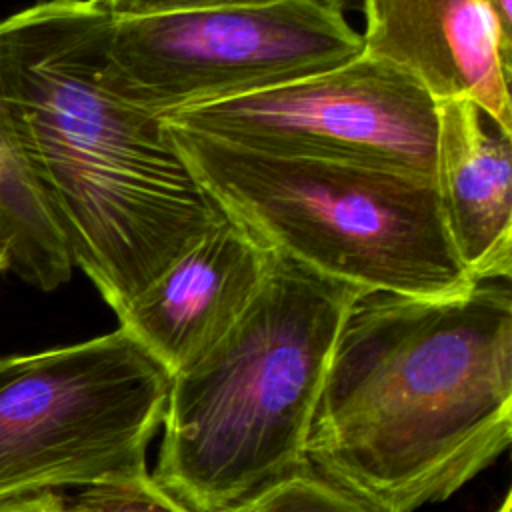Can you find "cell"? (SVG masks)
Returning a JSON list of instances; mask_svg holds the SVG:
<instances>
[{"mask_svg": "<svg viewBox=\"0 0 512 512\" xmlns=\"http://www.w3.org/2000/svg\"><path fill=\"white\" fill-rule=\"evenodd\" d=\"M510 440V280L454 298L356 300L306 440L320 476L384 512H414L450 498Z\"/></svg>", "mask_w": 512, "mask_h": 512, "instance_id": "1", "label": "cell"}, {"mask_svg": "<svg viewBox=\"0 0 512 512\" xmlns=\"http://www.w3.org/2000/svg\"><path fill=\"white\" fill-rule=\"evenodd\" d=\"M110 16L42 0L0 20V78L30 170L70 258L122 316L224 212L168 128L100 80Z\"/></svg>", "mask_w": 512, "mask_h": 512, "instance_id": "2", "label": "cell"}, {"mask_svg": "<svg viewBox=\"0 0 512 512\" xmlns=\"http://www.w3.org/2000/svg\"><path fill=\"white\" fill-rule=\"evenodd\" d=\"M364 294L274 252L244 316L170 378L152 478L194 512H220L306 470L328 362Z\"/></svg>", "mask_w": 512, "mask_h": 512, "instance_id": "3", "label": "cell"}, {"mask_svg": "<svg viewBox=\"0 0 512 512\" xmlns=\"http://www.w3.org/2000/svg\"><path fill=\"white\" fill-rule=\"evenodd\" d=\"M164 126L220 210L274 252L366 294L436 300L474 288L444 226L434 180L262 154Z\"/></svg>", "mask_w": 512, "mask_h": 512, "instance_id": "4", "label": "cell"}, {"mask_svg": "<svg viewBox=\"0 0 512 512\" xmlns=\"http://www.w3.org/2000/svg\"><path fill=\"white\" fill-rule=\"evenodd\" d=\"M170 374L120 326L0 358V504L146 470Z\"/></svg>", "mask_w": 512, "mask_h": 512, "instance_id": "5", "label": "cell"}, {"mask_svg": "<svg viewBox=\"0 0 512 512\" xmlns=\"http://www.w3.org/2000/svg\"><path fill=\"white\" fill-rule=\"evenodd\" d=\"M362 54L344 0H272L110 20L100 80L128 104L174 110L290 82Z\"/></svg>", "mask_w": 512, "mask_h": 512, "instance_id": "6", "label": "cell"}, {"mask_svg": "<svg viewBox=\"0 0 512 512\" xmlns=\"http://www.w3.org/2000/svg\"><path fill=\"white\" fill-rule=\"evenodd\" d=\"M230 146L434 180L436 102L406 72L358 54L256 92L160 116Z\"/></svg>", "mask_w": 512, "mask_h": 512, "instance_id": "7", "label": "cell"}, {"mask_svg": "<svg viewBox=\"0 0 512 512\" xmlns=\"http://www.w3.org/2000/svg\"><path fill=\"white\" fill-rule=\"evenodd\" d=\"M274 250L224 214L118 316L168 374L200 360L244 316L262 290Z\"/></svg>", "mask_w": 512, "mask_h": 512, "instance_id": "8", "label": "cell"}, {"mask_svg": "<svg viewBox=\"0 0 512 512\" xmlns=\"http://www.w3.org/2000/svg\"><path fill=\"white\" fill-rule=\"evenodd\" d=\"M362 52L412 76L434 102L472 100L512 134V32L486 0H362Z\"/></svg>", "mask_w": 512, "mask_h": 512, "instance_id": "9", "label": "cell"}, {"mask_svg": "<svg viewBox=\"0 0 512 512\" xmlns=\"http://www.w3.org/2000/svg\"><path fill=\"white\" fill-rule=\"evenodd\" d=\"M434 186L450 242L472 280H510L512 134L472 100L436 102Z\"/></svg>", "mask_w": 512, "mask_h": 512, "instance_id": "10", "label": "cell"}, {"mask_svg": "<svg viewBox=\"0 0 512 512\" xmlns=\"http://www.w3.org/2000/svg\"><path fill=\"white\" fill-rule=\"evenodd\" d=\"M0 252L4 270L50 292L72 276L64 234L36 182L4 96L0 78Z\"/></svg>", "mask_w": 512, "mask_h": 512, "instance_id": "11", "label": "cell"}, {"mask_svg": "<svg viewBox=\"0 0 512 512\" xmlns=\"http://www.w3.org/2000/svg\"><path fill=\"white\" fill-rule=\"evenodd\" d=\"M220 512H384L320 476L312 466Z\"/></svg>", "mask_w": 512, "mask_h": 512, "instance_id": "12", "label": "cell"}, {"mask_svg": "<svg viewBox=\"0 0 512 512\" xmlns=\"http://www.w3.org/2000/svg\"><path fill=\"white\" fill-rule=\"evenodd\" d=\"M64 506L66 512H194L148 472L82 488L74 498H64Z\"/></svg>", "mask_w": 512, "mask_h": 512, "instance_id": "13", "label": "cell"}, {"mask_svg": "<svg viewBox=\"0 0 512 512\" xmlns=\"http://www.w3.org/2000/svg\"><path fill=\"white\" fill-rule=\"evenodd\" d=\"M112 20H134L224 6H254L272 0H94Z\"/></svg>", "mask_w": 512, "mask_h": 512, "instance_id": "14", "label": "cell"}, {"mask_svg": "<svg viewBox=\"0 0 512 512\" xmlns=\"http://www.w3.org/2000/svg\"><path fill=\"white\" fill-rule=\"evenodd\" d=\"M0 512H66L64 498L56 492H42L0 504Z\"/></svg>", "mask_w": 512, "mask_h": 512, "instance_id": "15", "label": "cell"}, {"mask_svg": "<svg viewBox=\"0 0 512 512\" xmlns=\"http://www.w3.org/2000/svg\"><path fill=\"white\" fill-rule=\"evenodd\" d=\"M500 20V24L512 32V0H486Z\"/></svg>", "mask_w": 512, "mask_h": 512, "instance_id": "16", "label": "cell"}, {"mask_svg": "<svg viewBox=\"0 0 512 512\" xmlns=\"http://www.w3.org/2000/svg\"><path fill=\"white\" fill-rule=\"evenodd\" d=\"M496 512H512V498H510V494L504 496V500H502V504H500V508Z\"/></svg>", "mask_w": 512, "mask_h": 512, "instance_id": "17", "label": "cell"}, {"mask_svg": "<svg viewBox=\"0 0 512 512\" xmlns=\"http://www.w3.org/2000/svg\"><path fill=\"white\" fill-rule=\"evenodd\" d=\"M4 270V258H2V252H0V272Z\"/></svg>", "mask_w": 512, "mask_h": 512, "instance_id": "18", "label": "cell"}]
</instances>
